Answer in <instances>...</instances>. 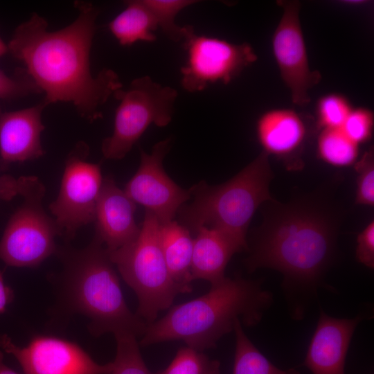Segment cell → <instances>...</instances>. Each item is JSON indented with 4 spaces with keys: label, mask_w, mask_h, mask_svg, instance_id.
Wrapping results in <instances>:
<instances>
[{
    "label": "cell",
    "mask_w": 374,
    "mask_h": 374,
    "mask_svg": "<svg viewBox=\"0 0 374 374\" xmlns=\"http://www.w3.org/2000/svg\"><path fill=\"white\" fill-rule=\"evenodd\" d=\"M357 172L355 202L358 204H374V152L373 148L365 152L354 164Z\"/></svg>",
    "instance_id": "obj_27"
},
{
    "label": "cell",
    "mask_w": 374,
    "mask_h": 374,
    "mask_svg": "<svg viewBox=\"0 0 374 374\" xmlns=\"http://www.w3.org/2000/svg\"><path fill=\"white\" fill-rule=\"evenodd\" d=\"M281 18L273 33L272 51L280 76L289 89L294 104L305 106L310 100L308 91L321 79L310 67L299 18L298 1H278Z\"/></svg>",
    "instance_id": "obj_11"
},
{
    "label": "cell",
    "mask_w": 374,
    "mask_h": 374,
    "mask_svg": "<svg viewBox=\"0 0 374 374\" xmlns=\"http://www.w3.org/2000/svg\"><path fill=\"white\" fill-rule=\"evenodd\" d=\"M14 299V292L3 280V270L0 269V313H3L7 305Z\"/></svg>",
    "instance_id": "obj_31"
},
{
    "label": "cell",
    "mask_w": 374,
    "mask_h": 374,
    "mask_svg": "<svg viewBox=\"0 0 374 374\" xmlns=\"http://www.w3.org/2000/svg\"><path fill=\"white\" fill-rule=\"evenodd\" d=\"M41 93L24 68L17 69L13 75L0 69L1 100H15Z\"/></svg>",
    "instance_id": "obj_28"
},
{
    "label": "cell",
    "mask_w": 374,
    "mask_h": 374,
    "mask_svg": "<svg viewBox=\"0 0 374 374\" xmlns=\"http://www.w3.org/2000/svg\"><path fill=\"white\" fill-rule=\"evenodd\" d=\"M0 348L13 355L24 374H111L113 362L100 364L77 344L64 339L36 335L25 347L0 335Z\"/></svg>",
    "instance_id": "obj_12"
},
{
    "label": "cell",
    "mask_w": 374,
    "mask_h": 374,
    "mask_svg": "<svg viewBox=\"0 0 374 374\" xmlns=\"http://www.w3.org/2000/svg\"><path fill=\"white\" fill-rule=\"evenodd\" d=\"M353 108L349 100L339 93L321 96L316 109L319 126L321 130L341 128Z\"/></svg>",
    "instance_id": "obj_26"
},
{
    "label": "cell",
    "mask_w": 374,
    "mask_h": 374,
    "mask_svg": "<svg viewBox=\"0 0 374 374\" xmlns=\"http://www.w3.org/2000/svg\"><path fill=\"white\" fill-rule=\"evenodd\" d=\"M356 259L364 265L374 267V221H371L358 234Z\"/></svg>",
    "instance_id": "obj_30"
},
{
    "label": "cell",
    "mask_w": 374,
    "mask_h": 374,
    "mask_svg": "<svg viewBox=\"0 0 374 374\" xmlns=\"http://www.w3.org/2000/svg\"><path fill=\"white\" fill-rule=\"evenodd\" d=\"M136 204L120 189L114 179H103L96 204V236L109 251L118 249L132 242L140 226L134 220Z\"/></svg>",
    "instance_id": "obj_15"
},
{
    "label": "cell",
    "mask_w": 374,
    "mask_h": 374,
    "mask_svg": "<svg viewBox=\"0 0 374 374\" xmlns=\"http://www.w3.org/2000/svg\"><path fill=\"white\" fill-rule=\"evenodd\" d=\"M332 317L320 311L304 364L312 374H345L346 357L352 336L362 320Z\"/></svg>",
    "instance_id": "obj_16"
},
{
    "label": "cell",
    "mask_w": 374,
    "mask_h": 374,
    "mask_svg": "<svg viewBox=\"0 0 374 374\" xmlns=\"http://www.w3.org/2000/svg\"><path fill=\"white\" fill-rule=\"evenodd\" d=\"M170 143V138L157 143L149 154L141 150L140 166L123 190L136 204L154 215L160 224L172 221L191 197L190 189L181 188L163 170V160Z\"/></svg>",
    "instance_id": "obj_13"
},
{
    "label": "cell",
    "mask_w": 374,
    "mask_h": 374,
    "mask_svg": "<svg viewBox=\"0 0 374 374\" xmlns=\"http://www.w3.org/2000/svg\"><path fill=\"white\" fill-rule=\"evenodd\" d=\"M268 203L248 249V271L273 269L283 275L287 291L314 292L335 255L339 211L317 194Z\"/></svg>",
    "instance_id": "obj_2"
},
{
    "label": "cell",
    "mask_w": 374,
    "mask_h": 374,
    "mask_svg": "<svg viewBox=\"0 0 374 374\" xmlns=\"http://www.w3.org/2000/svg\"><path fill=\"white\" fill-rule=\"evenodd\" d=\"M125 5L108 25L118 43L130 46L138 42H154L157 24L143 0L127 1Z\"/></svg>",
    "instance_id": "obj_20"
},
{
    "label": "cell",
    "mask_w": 374,
    "mask_h": 374,
    "mask_svg": "<svg viewBox=\"0 0 374 374\" xmlns=\"http://www.w3.org/2000/svg\"><path fill=\"white\" fill-rule=\"evenodd\" d=\"M274 177L269 155L262 152L229 181L209 186L201 181L190 188L193 202L178 211L182 225L194 232L206 226L219 231L248 251L247 233L262 204L274 199L269 184Z\"/></svg>",
    "instance_id": "obj_5"
},
{
    "label": "cell",
    "mask_w": 374,
    "mask_h": 374,
    "mask_svg": "<svg viewBox=\"0 0 374 374\" xmlns=\"http://www.w3.org/2000/svg\"><path fill=\"white\" fill-rule=\"evenodd\" d=\"M256 134L262 152L287 158L299 150L306 135L305 123L293 109H272L260 115Z\"/></svg>",
    "instance_id": "obj_17"
},
{
    "label": "cell",
    "mask_w": 374,
    "mask_h": 374,
    "mask_svg": "<svg viewBox=\"0 0 374 374\" xmlns=\"http://www.w3.org/2000/svg\"><path fill=\"white\" fill-rule=\"evenodd\" d=\"M116 107L112 134L105 139L101 150L105 158H124L152 124L165 127L173 116L177 91L145 75L133 80L129 87L114 96Z\"/></svg>",
    "instance_id": "obj_8"
},
{
    "label": "cell",
    "mask_w": 374,
    "mask_h": 374,
    "mask_svg": "<svg viewBox=\"0 0 374 374\" xmlns=\"http://www.w3.org/2000/svg\"><path fill=\"white\" fill-rule=\"evenodd\" d=\"M42 103L25 109L1 112L0 109V172L12 163L37 159L44 154L41 136L45 129Z\"/></svg>",
    "instance_id": "obj_14"
},
{
    "label": "cell",
    "mask_w": 374,
    "mask_h": 374,
    "mask_svg": "<svg viewBox=\"0 0 374 374\" xmlns=\"http://www.w3.org/2000/svg\"><path fill=\"white\" fill-rule=\"evenodd\" d=\"M0 374H18L3 362V354L0 350Z\"/></svg>",
    "instance_id": "obj_32"
},
{
    "label": "cell",
    "mask_w": 374,
    "mask_h": 374,
    "mask_svg": "<svg viewBox=\"0 0 374 374\" xmlns=\"http://www.w3.org/2000/svg\"><path fill=\"white\" fill-rule=\"evenodd\" d=\"M182 42L186 56L181 84L188 92L201 91L215 83L226 84L257 60L249 44L197 35L190 25Z\"/></svg>",
    "instance_id": "obj_9"
},
{
    "label": "cell",
    "mask_w": 374,
    "mask_h": 374,
    "mask_svg": "<svg viewBox=\"0 0 374 374\" xmlns=\"http://www.w3.org/2000/svg\"><path fill=\"white\" fill-rule=\"evenodd\" d=\"M374 124L373 114L368 108H353L341 129L353 141L359 145L369 141Z\"/></svg>",
    "instance_id": "obj_29"
},
{
    "label": "cell",
    "mask_w": 374,
    "mask_h": 374,
    "mask_svg": "<svg viewBox=\"0 0 374 374\" xmlns=\"http://www.w3.org/2000/svg\"><path fill=\"white\" fill-rule=\"evenodd\" d=\"M76 18L66 26L50 30L46 19L33 13L15 29L8 53L21 62L42 93L43 102L72 104L78 114L92 122L101 109L123 89L117 73L105 69L91 73L90 54L98 9L91 3L75 1Z\"/></svg>",
    "instance_id": "obj_1"
},
{
    "label": "cell",
    "mask_w": 374,
    "mask_h": 374,
    "mask_svg": "<svg viewBox=\"0 0 374 374\" xmlns=\"http://www.w3.org/2000/svg\"><path fill=\"white\" fill-rule=\"evenodd\" d=\"M220 367L218 361L186 346L177 350L165 369L154 374H220Z\"/></svg>",
    "instance_id": "obj_25"
},
{
    "label": "cell",
    "mask_w": 374,
    "mask_h": 374,
    "mask_svg": "<svg viewBox=\"0 0 374 374\" xmlns=\"http://www.w3.org/2000/svg\"><path fill=\"white\" fill-rule=\"evenodd\" d=\"M262 284L260 279L225 277L205 294L170 307L164 317L148 324L139 344L181 340L201 352L213 348L233 330L237 320L247 327L260 322L273 302Z\"/></svg>",
    "instance_id": "obj_3"
},
{
    "label": "cell",
    "mask_w": 374,
    "mask_h": 374,
    "mask_svg": "<svg viewBox=\"0 0 374 374\" xmlns=\"http://www.w3.org/2000/svg\"><path fill=\"white\" fill-rule=\"evenodd\" d=\"M160 228L156 216L145 211L137 237L118 249L108 251L114 266L136 295V314L147 324L156 321L160 312L169 309L181 294L167 268Z\"/></svg>",
    "instance_id": "obj_6"
},
{
    "label": "cell",
    "mask_w": 374,
    "mask_h": 374,
    "mask_svg": "<svg viewBox=\"0 0 374 374\" xmlns=\"http://www.w3.org/2000/svg\"><path fill=\"white\" fill-rule=\"evenodd\" d=\"M195 232L192 280L203 279L211 285H215L226 277L224 271L229 261L242 249L230 238L215 229L202 226Z\"/></svg>",
    "instance_id": "obj_18"
},
{
    "label": "cell",
    "mask_w": 374,
    "mask_h": 374,
    "mask_svg": "<svg viewBox=\"0 0 374 374\" xmlns=\"http://www.w3.org/2000/svg\"><path fill=\"white\" fill-rule=\"evenodd\" d=\"M152 14L158 28L172 41H183L188 26L175 23L177 15L186 7L195 3L193 0H143Z\"/></svg>",
    "instance_id": "obj_23"
},
{
    "label": "cell",
    "mask_w": 374,
    "mask_h": 374,
    "mask_svg": "<svg viewBox=\"0 0 374 374\" xmlns=\"http://www.w3.org/2000/svg\"><path fill=\"white\" fill-rule=\"evenodd\" d=\"M8 53V44L0 37V57Z\"/></svg>",
    "instance_id": "obj_33"
},
{
    "label": "cell",
    "mask_w": 374,
    "mask_h": 374,
    "mask_svg": "<svg viewBox=\"0 0 374 374\" xmlns=\"http://www.w3.org/2000/svg\"><path fill=\"white\" fill-rule=\"evenodd\" d=\"M55 255L62 265L53 279L59 312L87 317L90 332H130L142 337L147 323L128 308L115 266L103 243L94 235L85 247L58 245Z\"/></svg>",
    "instance_id": "obj_4"
},
{
    "label": "cell",
    "mask_w": 374,
    "mask_h": 374,
    "mask_svg": "<svg viewBox=\"0 0 374 374\" xmlns=\"http://www.w3.org/2000/svg\"><path fill=\"white\" fill-rule=\"evenodd\" d=\"M161 249L169 274L181 294L192 291L191 263L193 238L181 224L172 220L161 224Z\"/></svg>",
    "instance_id": "obj_19"
},
{
    "label": "cell",
    "mask_w": 374,
    "mask_h": 374,
    "mask_svg": "<svg viewBox=\"0 0 374 374\" xmlns=\"http://www.w3.org/2000/svg\"><path fill=\"white\" fill-rule=\"evenodd\" d=\"M233 331L235 352L233 374H300L293 368L280 369L269 361L246 335L240 320L235 321Z\"/></svg>",
    "instance_id": "obj_21"
},
{
    "label": "cell",
    "mask_w": 374,
    "mask_h": 374,
    "mask_svg": "<svg viewBox=\"0 0 374 374\" xmlns=\"http://www.w3.org/2000/svg\"><path fill=\"white\" fill-rule=\"evenodd\" d=\"M359 146L341 128L321 130L317 141L319 157L336 167L355 164L359 157Z\"/></svg>",
    "instance_id": "obj_22"
},
{
    "label": "cell",
    "mask_w": 374,
    "mask_h": 374,
    "mask_svg": "<svg viewBox=\"0 0 374 374\" xmlns=\"http://www.w3.org/2000/svg\"><path fill=\"white\" fill-rule=\"evenodd\" d=\"M15 188L23 201L10 216L0 240V260L7 266L36 267L55 255L59 229L44 211L46 189L37 177L15 179Z\"/></svg>",
    "instance_id": "obj_7"
},
{
    "label": "cell",
    "mask_w": 374,
    "mask_h": 374,
    "mask_svg": "<svg viewBox=\"0 0 374 374\" xmlns=\"http://www.w3.org/2000/svg\"><path fill=\"white\" fill-rule=\"evenodd\" d=\"M114 336L116 354L111 374H154L144 362L137 337L130 332H118Z\"/></svg>",
    "instance_id": "obj_24"
},
{
    "label": "cell",
    "mask_w": 374,
    "mask_h": 374,
    "mask_svg": "<svg viewBox=\"0 0 374 374\" xmlns=\"http://www.w3.org/2000/svg\"><path fill=\"white\" fill-rule=\"evenodd\" d=\"M89 152L88 145L80 141L69 154L58 195L49 206L60 235L66 242L95 219L103 178L100 165L88 161Z\"/></svg>",
    "instance_id": "obj_10"
}]
</instances>
